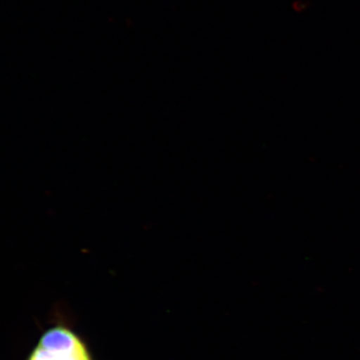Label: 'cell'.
<instances>
[{"mask_svg":"<svg viewBox=\"0 0 360 360\" xmlns=\"http://www.w3.org/2000/svg\"><path fill=\"white\" fill-rule=\"evenodd\" d=\"M28 360H92L86 345L69 328H51L41 337Z\"/></svg>","mask_w":360,"mask_h":360,"instance_id":"obj_1","label":"cell"}]
</instances>
